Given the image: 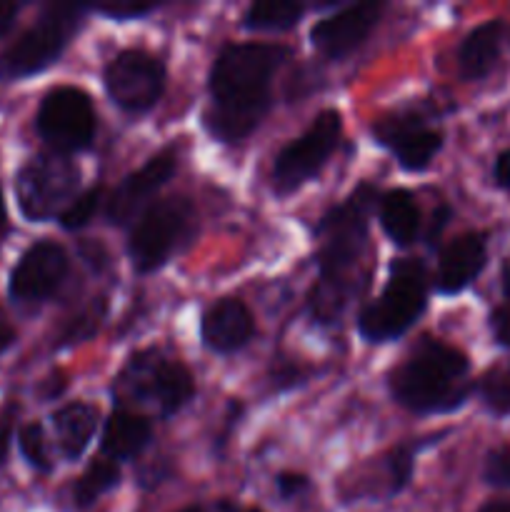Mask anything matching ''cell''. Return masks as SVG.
Listing matches in <instances>:
<instances>
[{
	"mask_svg": "<svg viewBox=\"0 0 510 512\" xmlns=\"http://www.w3.org/2000/svg\"><path fill=\"white\" fill-rule=\"evenodd\" d=\"M290 60L275 43H230L210 68L205 130L225 145L248 138L273 108V78Z\"/></svg>",
	"mask_w": 510,
	"mask_h": 512,
	"instance_id": "obj_1",
	"label": "cell"
},
{
	"mask_svg": "<svg viewBox=\"0 0 510 512\" xmlns=\"http://www.w3.org/2000/svg\"><path fill=\"white\" fill-rule=\"evenodd\" d=\"M380 203L373 183H360L340 205H333L315 225L318 283L310 293V315L318 323H335L358 288L355 270L363 263L370 238V215Z\"/></svg>",
	"mask_w": 510,
	"mask_h": 512,
	"instance_id": "obj_2",
	"label": "cell"
},
{
	"mask_svg": "<svg viewBox=\"0 0 510 512\" xmlns=\"http://www.w3.org/2000/svg\"><path fill=\"white\" fill-rule=\"evenodd\" d=\"M398 405L420 415L455 413L470 398V360L453 345L423 338L388 375Z\"/></svg>",
	"mask_w": 510,
	"mask_h": 512,
	"instance_id": "obj_3",
	"label": "cell"
},
{
	"mask_svg": "<svg viewBox=\"0 0 510 512\" xmlns=\"http://www.w3.org/2000/svg\"><path fill=\"white\" fill-rule=\"evenodd\" d=\"M428 288V270L423 260H393L383 293L360 310V338L375 345L403 338L428 308Z\"/></svg>",
	"mask_w": 510,
	"mask_h": 512,
	"instance_id": "obj_4",
	"label": "cell"
},
{
	"mask_svg": "<svg viewBox=\"0 0 510 512\" xmlns=\"http://www.w3.org/2000/svg\"><path fill=\"white\" fill-rule=\"evenodd\" d=\"M85 5L53 3L45 5L33 25L15 43L0 53V80H23L43 73L70 45L85 23Z\"/></svg>",
	"mask_w": 510,
	"mask_h": 512,
	"instance_id": "obj_5",
	"label": "cell"
},
{
	"mask_svg": "<svg viewBox=\"0 0 510 512\" xmlns=\"http://www.w3.org/2000/svg\"><path fill=\"white\" fill-rule=\"evenodd\" d=\"M198 230L195 205L188 198H165L143 210L130 230L128 255L140 275L163 268Z\"/></svg>",
	"mask_w": 510,
	"mask_h": 512,
	"instance_id": "obj_6",
	"label": "cell"
},
{
	"mask_svg": "<svg viewBox=\"0 0 510 512\" xmlns=\"http://www.w3.org/2000/svg\"><path fill=\"white\" fill-rule=\"evenodd\" d=\"M115 395L140 405H153L163 418L180 413L195 395V380L178 360L163 358L155 350L133 355L115 380Z\"/></svg>",
	"mask_w": 510,
	"mask_h": 512,
	"instance_id": "obj_7",
	"label": "cell"
},
{
	"mask_svg": "<svg viewBox=\"0 0 510 512\" xmlns=\"http://www.w3.org/2000/svg\"><path fill=\"white\" fill-rule=\"evenodd\" d=\"M80 168L63 153H43L30 158L15 175V198L20 213L33 223L60 218L78 198Z\"/></svg>",
	"mask_w": 510,
	"mask_h": 512,
	"instance_id": "obj_8",
	"label": "cell"
},
{
	"mask_svg": "<svg viewBox=\"0 0 510 512\" xmlns=\"http://www.w3.org/2000/svg\"><path fill=\"white\" fill-rule=\"evenodd\" d=\"M343 133V115L335 108L320 110L303 135L290 140L273 163V190L285 198L303 188L325 168Z\"/></svg>",
	"mask_w": 510,
	"mask_h": 512,
	"instance_id": "obj_9",
	"label": "cell"
},
{
	"mask_svg": "<svg viewBox=\"0 0 510 512\" xmlns=\"http://www.w3.org/2000/svg\"><path fill=\"white\" fill-rule=\"evenodd\" d=\"M35 128L55 153L70 155L88 150L98 128L93 100L85 90L73 88V85L48 90L40 100Z\"/></svg>",
	"mask_w": 510,
	"mask_h": 512,
	"instance_id": "obj_10",
	"label": "cell"
},
{
	"mask_svg": "<svg viewBox=\"0 0 510 512\" xmlns=\"http://www.w3.org/2000/svg\"><path fill=\"white\" fill-rule=\"evenodd\" d=\"M105 90L125 113H148L163 98V60L138 48L123 50L105 68Z\"/></svg>",
	"mask_w": 510,
	"mask_h": 512,
	"instance_id": "obj_11",
	"label": "cell"
},
{
	"mask_svg": "<svg viewBox=\"0 0 510 512\" xmlns=\"http://www.w3.org/2000/svg\"><path fill=\"white\" fill-rule=\"evenodd\" d=\"M373 138L380 148L395 155L398 165L408 173H420L433 163L443 148L440 128L428 125L418 110H395L373 123Z\"/></svg>",
	"mask_w": 510,
	"mask_h": 512,
	"instance_id": "obj_12",
	"label": "cell"
},
{
	"mask_svg": "<svg viewBox=\"0 0 510 512\" xmlns=\"http://www.w3.org/2000/svg\"><path fill=\"white\" fill-rule=\"evenodd\" d=\"M68 255L53 240H38L20 255L10 273V298L18 303H43L63 285Z\"/></svg>",
	"mask_w": 510,
	"mask_h": 512,
	"instance_id": "obj_13",
	"label": "cell"
},
{
	"mask_svg": "<svg viewBox=\"0 0 510 512\" xmlns=\"http://www.w3.org/2000/svg\"><path fill=\"white\" fill-rule=\"evenodd\" d=\"M385 13V3H358L335 10L310 30V43L323 58L343 60L365 43Z\"/></svg>",
	"mask_w": 510,
	"mask_h": 512,
	"instance_id": "obj_14",
	"label": "cell"
},
{
	"mask_svg": "<svg viewBox=\"0 0 510 512\" xmlns=\"http://www.w3.org/2000/svg\"><path fill=\"white\" fill-rule=\"evenodd\" d=\"M175 155L170 150H163V153L153 155L143 168L133 170L130 175H125L123 183L110 193L108 208H105V215L113 225H125L135 218V213L143 210V205L173 178L175 173Z\"/></svg>",
	"mask_w": 510,
	"mask_h": 512,
	"instance_id": "obj_15",
	"label": "cell"
},
{
	"mask_svg": "<svg viewBox=\"0 0 510 512\" xmlns=\"http://www.w3.org/2000/svg\"><path fill=\"white\" fill-rule=\"evenodd\" d=\"M433 443H438V435L415 440V443L408 445H398L388 455L375 460L373 465L360 468L355 473L358 480H353L355 498H393V495H398L413 478L415 458H418L420 450Z\"/></svg>",
	"mask_w": 510,
	"mask_h": 512,
	"instance_id": "obj_16",
	"label": "cell"
},
{
	"mask_svg": "<svg viewBox=\"0 0 510 512\" xmlns=\"http://www.w3.org/2000/svg\"><path fill=\"white\" fill-rule=\"evenodd\" d=\"M488 263V238L483 233H465L450 240L438 258L435 290L440 295H458L475 283Z\"/></svg>",
	"mask_w": 510,
	"mask_h": 512,
	"instance_id": "obj_17",
	"label": "cell"
},
{
	"mask_svg": "<svg viewBox=\"0 0 510 512\" xmlns=\"http://www.w3.org/2000/svg\"><path fill=\"white\" fill-rule=\"evenodd\" d=\"M255 320L248 305L238 298H223L210 305L200 320V338L213 353L230 355L253 340Z\"/></svg>",
	"mask_w": 510,
	"mask_h": 512,
	"instance_id": "obj_18",
	"label": "cell"
},
{
	"mask_svg": "<svg viewBox=\"0 0 510 512\" xmlns=\"http://www.w3.org/2000/svg\"><path fill=\"white\" fill-rule=\"evenodd\" d=\"M153 440V425L148 418L133 413V410L118 408L110 413L108 423L103 428L100 450L113 463H125L143 453Z\"/></svg>",
	"mask_w": 510,
	"mask_h": 512,
	"instance_id": "obj_19",
	"label": "cell"
},
{
	"mask_svg": "<svg viewBox=\"0 0 510 512\" xmlns=\"http://www.w3.org/2000/svg\"><path fill=\"white\" fill-rule=\"evenodd\" d=\"M505 40V23L493 18L465 35L458 48V70L463 80H483L500 58Z\"/></svg>",
	"mask_w": 510,
	"mask_h": 512,
	"instance_id": "obj_20",
	"label": "cell"
},
{
	"mask_svg": "<svg viewBox=\"0 0 510 512\" xmlns=\"http://www.w3.org/2000/svg\"><path fill=\"white\" fill-rule=\"evenodd\" d=\"M378 218L383 233L388 235L398 248H408V245H413L415 238H418L420 210L410 190H388L378 203Z\"/></svg>",
	"mask_w": 510,
	"mask_h": 512,
	"instance_id": "obj_21",
	"label": "cell"
},
{
	"mask_svg": "<svg viewBox=\"0 0 510 512\" xmlns=\"http://www.w3.org/2000/svg\"><path fill=\"white\" fill-rule=\"evenodd\" d=\"M53 428L65 460H78L98 428V410L88 403H70L53 415Z\"/></svg>",
	"mask_w": 510,
	"mask_h": 512,
	"instance_id": "obj_22",
	"label": "cell"
},
{
	"mask_svg": "<svg viewBox=\"0 0 510 512\" xmlns=\"http://www.w3.org/2000/svg\"><path fill=\"white\" fill-rule=\"evenodd\" d=\"M308 5L295 3V0H260L253 3L243 15V25L248 30H290L300 23Z\"/></svg>",
	"mask_w": 510,
	"mask_h": 512,
	"instance_id": "obj_23",
	"label": "cell"
},
{
	"mask_svg": "<svg viewBox=\"0 0 510 512\" xmlns=\"http://www.w3.org/2000/svg\"><path fill=\"white\" fill-rule=\"evenodd\" d=\"M120 485V468L113 460H95L88 465L83 475L78 478L73 488V503L80 510L90 508V505L98 503L103 495H108L110 490H115Z\"/></svg>",
	"mask_w": 510,
	"mask_h": 512,
	"instance_id": "obj_24",
	"label": "cell"
},
{
	"mask_svg": "<svg viewBox=\"0 0 510 512\" xmlns=\"http://www.w3.org/2000/svg\"><path fill=\"white\" fill-rule=\"evenodd\" d=\"M105 313H108V303L100 298V300H95L93 305H88L83 313H78L75 318H70V323L65 325L63 333H60L58 348H63V345L83 343V340L93 338V335L100 330V325H103Z\"/></svg>",
	"mask_w": 510,
	"mask_h": 512,
	"instance_id": "obj_25",
	"label": "cell"
},
{
	"mask_svg": "<svg viewBox=\"0 0 510 512\" xmlns=\"http://www.w3.org/2000/svg\"><path fill=\"white\" fill-rule=\"evenodd\" d=\"M478 395L493 415H510V375L503 370H488L478 380Z\"/></svg>",
	"mask_w": 510,
	"mask_h": 512,
	"instance_id": "obj_26",
	"label": "cell"
},
{
	"mask_svg": "<svg viewBox=\"0 0 510 512\" xmlns=\"http://www.w3.org/2000/svg\"><path fill=\"white\" fill-rule=\"evenodd\" d=\"M18 445L23 458L33 465L40 473H50L53 470V460H50L48 445H45V433L38 423H28L20 428Z\"/></svg>",
	"mask_w": 510,
	"mask_h": 512,
	"instance_id": "obj_27",
	"label": "cell"
},
{
	"mask_svg": "<svg viewBox=\"0 0 510 512\" xmlns=\"http://www.w3.org/2000/svg\"><path fill=\"white\" fill-rule=\"evenodd\" d=\"M100 198H103V188H90L85 190V193H80L78 198L73 200V203L68 205V208L60 213V225H63L65 230H80L85 228V225L93 220L95 210H98L100 205Z\"/></svg>",
	"mask_w": 510,
	"mask_h": 512,
	"instance_id": "obj_28",
	"label": "cell"
},
{
	"mask_svg": "<svg viewBox=\"0 0 510 512\" xmlns=\"http://www.w3.org/2000/svg\"><path fill=\"white\" fill-rule=\"evenodd\" d=\"M155 8H160L158 0H108V3H90L85 5L88 13H100L110 20H138L145 15L153 13Z\"/></svg>",
	"mask_w": 510,
	"mask_h": 512,
	"instance_id": "obj_29",
	"label": "cell"
},
{
	"mask_svg": "<svg viewBox=\"0 0 510 512\" xmlns=\"http://www.w3.org/2000/svg\"><path fill=\"white\" fill-rule=\"evenodd\" d=\"M485 483L493 488H510V448L490 450L483 465Z\"/></svg>",
	"mask_w": 510,
	"mask_h": 512,
	"instance_id": "obj_30",
	"label": "cell"
},
{
	"mask_svg": "<svg viewBox=\"0 0 510 512\" xmlns=\"http://www.w3.org/2000/svg\"><path fill=\"white\" fill-rule=\"evenodd\" d=\"M275 488H278V495L283 500H298L310 493L313 483L303 473H280L275 475Z\"/></svg>",
	"mask_w": 510,
	"mask_h": 512,
	"instance_id": "obj_31",
	"label": "cell"
},
{
	"mask_svg": "<svg viewBox=\"0 0 510 512\" xmlns=\"http://www.w3.org/2000/svg\"><path fill=\"white\" fill-rule=\"evenodd\" d=\"M270 383H273L275 390L285 393V390H293L295 385H303L305 373L295 363H278V365H273Z\"/></svg>",
	"mask_w": 510,
	"mask_h": 512,
	"instance_id": "obj_32",
	"label": "cell"
},
{
	"mask_svg": "<svg viewBox=\"0 0 510 512\" xmlns=\"http://www.w3.org/2000/svg\"><path fill=\"white\" fill-rule=\"evenodd\" d=\"M490 333H493L495 343L503 345V348H510V300L508 303L498 305V308L490 313Z\"/></svg>",
	"mask_w": 510,
	"mask_h": 512,
	"instance_id": "obj_33",
	"label": "cell"
},
{
	"mask_svg": "<svg viewBox=\"0 0 510 512\" xmlns=\"http://www.w3.org/2000/svg\"><path fill=\"white\" fill-rule=\"evenodd\" d=\"M450 215H453V210L448 208V205H440L438 210L433 213V218H430L428 223V230H425V243L428 245H435L440 240V235H443L445 225L450 223Z\"/></svg>",
	"mask_w": 510,
	"mask_h": 512,
	"instance_id": "obj_34",
	"label": "cell"
},
{
	"mask_svg": "<svg viewBox=\"0 0 510 512\" xmlns=\"http://www.w3.org/2000/svg\"><path fill=\"white\" fill-rule=\"evenodd\" d=\"M493 180L498 188H510V150H503V153L495 158Z\"/></svg>",
	"mask_w": 510,
	"mask_h": 512,
	"instance_id": "obj_35",
	"label": "cell"
},
{
	"mask_svg": "<svg viewBox=\"0 0 510 512\" xmlns=\"http://www.w3.org/2000/svg\"><path fill=\"white\" fill-rule=\"evenodd\" d=\"M18 13H20L18 3H0V38H3L10 28H13Z\"/></svg>",
	"mask_w": 510,
	"mask_h": 512,
	"instance_id": "obj_36",
	"label": "cell"
},
{
	"mask_svg": "<svg viewBox=\"0 0 510 512\" xmlns=\"http://www.w3.org/2000/svg\"><path fill=\"white\" fill-rule=\"evenodd\" d=\"M178 512H235V505L228 503V500H218V503L210 505H188V508Z\"/></svg>",
	"mask_w": 510,
	"mask_h": 512,
	"instance_id": "obj_37",
	"label": "cell"
},
{
	"mask_svg": "<svg viewBox=\"0 0 510 512\" xmlns=\"http://www.w3.org/2000/svg\"><path fill=\"white\" fill-rule=\"evenodd\" d=\"M13 343H15V328L3 318V315H0V355H3Z\"/></svg>",
	"mask_w": 510,
	"mask_h": 512,
	"instance_id": "obj_38",
	"label": "cell"
},
{
	"mask_svg": "<svg viewBox=\"0 0 510 512\" xmlns=\"http://www.w3.org/2000/svg\"><path fill=\"white\" fill-rule=\"evenodd\" d=\"M8 445H10V420L0 418V465L8 458Z\"/></svg>",
	"mask_w": 510,
	"mask_h": 512,
	"instance_id": "obj_39",
	"label": "cell"
},
{
	"mask_svg": "<svg viewBox=\"0 0 510 512\" xmlns=\"http://www.w3.org/2000/svg\"><path fill=\"white\" fill-rule=\"evenodd\" d=\"M478 512H510V500H493V503H485Z\"/></svg>",
	"mask_w": 510,
	"mask_h": 512,
	"instance_id": "obj_40",
	"label": "cell"
},
{
	"mask_svg": "<svg viewBox=\"0 0 510 512\" xmlns=\"http://www.w3.org/2000/svg\"><path fill=\"white\" fill-rule=\"evenodd\" d=\"M503 290L510 300V255L505 258V263H503Z\"/></svg>",
	"mask_w": 510,
	"mask_h": 512,
	"instance_id": "obj_41",
	"label": "cell"
},
{
	"mask_svg": "<svg viewBox=\"0 0 510 512\" xmlns=\"http://www.w3.org/2000/svg\"><path fill=\"white\" fill-rule=\"evenodd\" d=\"M5 225H8V215H5V203H3V193H0V235H3Z\"/></svg>",
	"mask_w": 510,
	"mask_h": 512,
	"instance_id": "obj_42",
	"label": "cell"
},
{
	"mask_svg": "<svg viewBox=\"0 0 510 512\" xmlns=\"http://www.w3.org/2000/svg\"><path fill=\"white\" fill-rule=\"evenodd\" d=\"M245 512H263V510H258V508H250V510H245Z\"/></svg>",
	"mask_w": 510,
	"mask_h": 512,
	"instance_id": "obj_43",
	"label": "cell"
}]
</instances>
